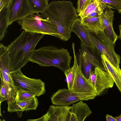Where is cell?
I'll list each match as a JSON object with an SVG mask.
<instances>
[{"instance_id":"cell-34","label":"cell","mask_w":121,"mask_h":121,"mask_svg":"<svg viewBox=\"0 0 121 121\" xmlns=\"http://www.w3.org/2000/svg\"><path fill=\"white\" fill-rule=\"evenodd\" d=\"M118 11L119 13H121V8L118 10Z\"/></svg>"},{"instance_id":"cell-31","label":"cell","mask_w":121,"mask_h":121,"mask_svg":"<svg viewBox=\"0 0 121 121\" xmlns=\"http://www.w3.org/2000/svg\"><path fill=\"white\" fill-rule=\"evenodd\" d=\"M106 118L107 121H117L115 117L108 114L106 115Z\"/></svg>"},{"instance_id":"cell-32","label":"cell","mask_w":121,"mask_h":121,"mask_svg":"<svg viewBox=\"0 0 121 121\" xmlns=\"http://www.w3.org/2000/svg\"><path fill=\"white\" fill-rule=\"evenodd\" d=\"M117 121H121V115L115 117Z\"/></svg>"},{"instance_id":"cell-30","label":"cell","mask_w":121,"mask_h":121,"mask_svg":"<svg viewBox=\"0 0 121 121\" xmlns=\"http://www.w3.org/2000/svg\"><path fill=\"white\" fill-rule=\"evenodd\" d=\"M12 1L13 0H0V10L9 6Z\"/></svg>"},{"instance_id":"cell-6","label":"cell","mask_w":121,"mask_h":121,"mask_svg":"<svg viewBox=\"0 0 121 121\" xmlns=\"http://www.w3.org/2000/svg\"><path fill=\"white\" fill-rule=\"evenodd\" d=\"M79 52L76 55L78 65L84 76L87 80L90 73L99 67L105 71L101 55L95 49L90 50L81 41Z\"/></svg>"},{"instance_id":"cell-16","label":"cell","mask_w":121,"mask_h":121,"mask_svg":"<svg viewBox=\"0 0 121 121\" xmlns=\"http://www.w3.org/2000/svg\"><path fill=\"white\" fill-rule=\"evenodd\" d=\"M70 106L51 105L48 112L49 121H70Z\"/></svg>"},{"instance_id":"cell-13","label":"cell","mask_w":121,"mask_h":121,"mask_svg":"<svg viewBox=\"0 0 121 121\" xmlns=\"http://www.w3.org/2000/svg\"><path fill=\"white\" fill-rule=\"evenodd\" d=\"M0 75L4 80L14 86L10 74L11 72L9 54L7 47L3 43L0 44Z\"/></svg>"},{"instance_id":"cell-29","label":"cell","mask_w":121,"mask_h":121,"mask_svg":"<svg viewBox=\"0 0 121 121\" xmlns=\"http://www.w3.org/2000/svg\"><path fill=\"white\" fill-rule=\"evenodd\" d=\"M49 116L47 112L40 118L36 119H28L26 121H49Z\"/></svg>"},{"instance_id":"cell-21","label":"cell","mask_w":121,"mask_h":121,"mask_svg":"<svg viewBox=\"0 0 121 121\" xmlns=\"http://www.w3.org/2000/svg\"><path fill=\"white\" fill-rule=\"evenodd\" d=\"M11 4L0 10V41L3 39L7 32L8 12Z\"/></svg>"},{"instance_id":"cell-10","label":"cell","mask_w":121,"mask_h":121,"mask_svg":"<svg viewBox=\"0 0 121 121\" xmlns=\"http://www.w3.org/2000/svg\"><path fill=\"white\" fill-rule=\"evenodd\" d=\"M87 81L94 88L97 96L102 94L105 89L112 88L115 83L108 73L98 67L90 73Z\"/></svg>"},{"instance_id":"cell-2","label":"cell","mask_w":121,"mask_h":121,"mask_svg":"<svg viewBox=\"0 0 121 121\" xmlns=\"http://www.w3.org/2000/svg\"><path fill=\"white\" fill-rule=\"evenodd\" d=\"M44 35L23 30L8 45L11 72L21 69L29 61L31 53Z\"/></svg>"},{"instance_id":"cell-8","label":"cell","mask_w":121,"mask_h":121,"mask_svg":"<svg viewBox=\"0 0 121 121\" xmlns=\"http://www.w3.org/2000/svg\"><path fill=\"white\" fill-rule=\"evenodd\" d=\"M97 96L95 92H76L64 88L58 90L52 95L51 99L54 105L69 106L78 102L93 99Z\"/></svg>"},{"instance_id":"cell-4","label":"cell","mask_w":121,"mask_h":121,"mask_svg":"<svg viewBox=\"0 0 121 121\" xmlns=\"http://www.w3.org/2000/svg\"><path fill=\"white\" fill-rule=\"evenodd\" d=\"M87 29L95 49L101 55L104 56L116 69L121 73L119 65L121 57L116 52L114 44L107 36L104 30L93 32Z\"/></svg>"},{"instance_id":"cell-33","label":"cell","mask_w":121,"mask_h":121,"mask_svg":"<svg viewBox=\"0 0 121 121\" xmlns=\"http://www.w3.org/2000/svg\"><path fill=\"white\" fill-rule=\"evenodd\" d=\"M119 26L120 30V35L119 37L121 39V25H119Z\"/></svg>"},{"instance_id":"cell-17","label":"cell","mask_w":121,"mask_h":121,"mask_svg":"<svg viewBox=\"0 0 121 121\" xmlns=\"http://www.w3.org/2000/svg\"><path fill=\"white\" fill-rule=\"evenodd\" d=\"M70 121H84L92 112L87 104L80 101L70 106Z\"/></svg>"},{"instance_id":"cell-20","label":"cell","mask_w":121,"mask_h":121,"mask_svg":"<svg viewBox=\"0 0 121 121\" xmlns=\"http://www.w3.org/2000/svg\"><path fill=\"white\" fill-rule=\"evenodd\" d=\"M81 23L87 29L92 31L96 32L99 30H104L99 17H86L81 19Z\"/></svg>"},{"instance_id":"cell-26","label":"cell","mask_w":121,"mask_h":121,"mask_svg":"<svg viewBox=\"0 0 121 121\" xmlns=\"http://www.w3.org/2000/svg\"><path fill=\"white\" fill-rule=\"evenodd\" d=\"M101 3L105 4L118 10L121 8V0H97Z\"/></svg>"},{"instance_id":"cell-23","label":"cell","mask_w":121,"mask_h":121,"mask_svg":"<svg viewBox=\"0 0 121 121\" xmlns=\"http://www.w3.org/2000/svg\"><path fill=\"white\" fill-rule=\"evenodd\" d=\"M4 83L6 90L7 103L14 101L16 96L17 91L15 87L4 80Z\"/></svg>"},{"instance_id":"cell-12","label":"cell","mask_w":121,"mask_h":121,"mask_svg":"<svg viewBox=\"0 0 121 121\" xmlns=\"http://www.w3.org/2000/svg\"><path fill=\"white\" fill-rule=\"evenodd\" d=\"M113 8L107 4L99 18L102 26L107 36L114 44L118 36L114 31L113 26L115 11Z\"/></svg>"},{"instance_id":"cell-35","label":"cell","mask_w":121,"mask_h":121,"mask_svg":"<svg viewBox=\"0 0 121 121\" xmlns=\"http://www.w3.org/2000/svg\"><path fill=\"white\" fill-rule=\"evenodd\" d=\"M0 121H6L4 119H3V120L0 119Z\"/></svg>"},{"instance_id":"cell-11","label":"cell","mask_w":121,"mask_h":121,"mask_svg":"<svg viewBox=\"0 0 121 121\" xmlns=\"http://www.w3.org/2000/svg\"><path fill=\"white\" fill-rule=\"evenodd\" d=\"M75 70V76L73 86L70 90L78 92H96L92 85L88 82L80 68L77 63L75 53L74 44L72 43Z\"/></svg>"},{"instance_id":"cell-19","label":"cell","mask_w":121,"mask_h":121,"mask_svg":"<svg viewBox=\"0 0 121 121\" xmlns=\"http://www.w3.org/2000/svg\"><path fill=\"white\" fill-rule=\"evenodd\" d=\"M107 5L106 4L99 3L97 0H91L82 13L78 15L82 19L94 12L101 14Z\"/></svg>"},{"instance_id":"cell-18","label":"cell","mask_w":121,"mask_h":121,"mask_svg":"<svg viewBox=\"0 0 121 121\" xmlns=\"http://www.w3.org/2000/svg\"><path fill=\"white\" fill-rule=\"evenodd\" d=\"M101 57L105 71L110 75L121 92V73L116 69L104 56L101 55Z\"/></svg>"},{"instance_id":"cell-24","label":"cell","mask_w":121,"mask_h":121,"mask_svg":"<svg viewBox=\"0 0 121 121\" xmlns=\"http://www.w3.org/2000/svg\"><path fill=\"white\" fill-rule=\"evenodd\" d=\"M64 73L66 78L68 89L71 90L73 85L75 76L74 65H73L71 68L66 70Z\"/></svg>"},{"instance_id":"cell-7","label":"cell","mask_w":121,"mask_h":121,"mask_svg":"<svg viewBox=\"0 0 121 121\" xmlns=\"http://www.w3.org/2000/svg\"><path fill=\"white\" fill-rule=\"evenodd\" d=\"M10 74L17 91L20 89L32 93L36 96H39L45 93V83L41 79L27 77L22 72L21 69L11 72Z\"/></svg>"},{"instance_id":"cell-15","label":"cell","mask_w":121,"mask_h":121,"mask_svg":"<svg viewBox=\"0 0 121 121\" xmlns=\"http://www.w3.org/2000/svg\"><path fill=\"white\" fill-rule=\"evenodd\" d=\"M71 32L75 33L81 41L92 51L95 48L90 38L88 31L86 27L81 23L80 17L77 18L73 23L71 28Z\"/></svg>"},{"instance_id":"cell-3","label":"cell","mask_w":121,"mask_h":121,"mask_svg":"<svg viewBox=\"0 0 121 121\" xmlns=\"http://www.w3.org/2000/svg\"><path fill=\"white\" fill-rule=\"evenodd\" d=\"M72 59L67 49L51 45L35 50L29 60L41 66L55 67L64 73L70 68Z\"/></svg>"},{"instance_id":"cell-9","label":"cell","mask_w":121,"mask_h":121,"mask_svg":"<svg viewBox=\"0 0 121 121\" xmlns=\"http://www.w3.org/2000/svg\"><path fill=\"white\" fill-rule=\"evenodd\" d=\"M36 13L29 0H13L8 12V26Z\"/></svg>"},{"instance_id":"cell-25","label":"cell","mask_w":121,"mask_h":121,"mask_svg":"<svg viewBox=\"0 0 121 121\" xmlns=\"http://www.w3.org/2000/svg\"><path fill=\"white\" fill-rule=\"evenodd\" d=\"M17 94L15 101L16 102L27 100L32 99L36 96L31 93L19 89L17 90Z\"/></svg>"},{"instance_id":"cell-5","label":"cell","mask_w":121,"mask_h":121,"mask_svg":"<svg viewBox=\"0 0 121 121\" xmlns=\"http://www.w3.org/2000/svg\"><path fill=\"white\" fill-rule=\"evenodd\" d=\"M22 29L30 33L52 35L59 38L56 25L42 18L39 13L33 14L24 19L17 21Z\"/></svg>"},{"instance_id":"cell-1","label":"cell","mask_w":121,"mask_h":121,"mask_svg":"<svg viewBox=\"0 0 121 121\" xmlns=\"http://www.w3.org/2000/svg\"><path fill=\"white\" fill-rule=\"evenodd\" d=\"M40 14L56 25L59 39L65 41L71 37L72 25L79 16L72 2L65 0L51 2L46 10Z\"/></svg>"},{"instance_id":"cell-28","label":"cell","mask_w":121,"mask_h":121,"mask_svg":"<svg viewBox=\"0 0 121 121\" xmlns=\"http://www.w3.org/2000/svg\"><path fill=\"white\" fill-rule=\"evenodd\" d=\"M1 79L0 92V103L3 101L7 100L6 90L4 85V80L3 77L0 75Z\"/></svg>"},{"instance_id":"cell-22","label":"cell","mask_w":121,"mask_h":121,"mask_svg":"<svg viewBox=\"0 0 121 121\" xmlns=\"http://www.w3.org/2000/svg\"><path fill=\"white\" fill-rule=\"evenodd\" d=\"M30 2L37 13L44 12L49 5L48 0H29Z\"/></svg>"},{"instance_id":"cell-27","label":"cell","mask_w":121,"mask_h":121,"mask_svg":"<svg viewBox=\"0 0 121 121\" xmlns=\"http://www.w3.org/2000/svg\"><path fill=\"white\" fill-rule=\"evenodd\" d=\"M91 1V0H78L77 1L76 11L78 15L82 13Z\"/></svg>"},{"instance_id":"cell-14","label":"cell","mask_w":121,"mask_h":121,"mask_svg":"<svg viewBox=\"0 0 121 121\" xmlns=\"http://www.w3.org/2000/svg\"><path fill=\"white\" fill-rule=\"evenodd\" d=\"M7 111L10 112H16L18 116L21 117L24 111L36 110L39 104L37 97L35 96L32 99L26 101L16 102L15 101L7 103Z\"/></svg>"}]
</instances>
